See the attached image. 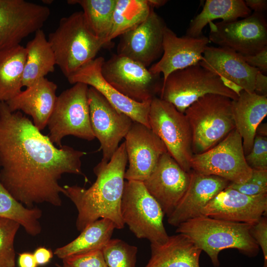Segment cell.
I'll return each mask as SVG.
<instances>
[{
  "label": "cell",
  "mask_w": 267,
  "mask_h": 267,
  "mask_svg": "<svg viewBox=\"0 0 267 267\" xmlns=\"http://www.w3.org/2000/svg\"><path fill=\"white\" fill-rule=\"evenodd\" d=\"M86 152L68 145L57 147L21 111L0 101V182L27 208L47 203L62 205L63 175H83Z\"/></svg>",
  "instance_id": "cell-1"
},
{
  "label": "cell",
  "mask_w": 267,
  "mask_h": 267,
  "mask_svg": "<svg viewBox=\"0 0 267 267\" xmlns=\"http://www.w3.org/2000/svg\"><path fill=\"white\" fill-rule=\"evenodd\" d=\"M127 162L124 142L107 164L100 162L93 168L96 179L89 188L77 185L63 186L64 195L70 199L77 210L76 225L78 231H82L100 219L111 220L116 229L124 227L121 203Z\"/></svg>",
  "instance_id": "cell-2"
},
{
  "label": "cell",
  "mask_w": 267,
  "mask_h": 267,
  "mask_svg": "<svg viewBox=\"0 0 267 267\" xmlns=\"http://www.w3.org/2000/svg\"><path fill=\"white\" fill-rule=\"evenodd\" d=\"M251 225L201 215L180 224L176 232L189 238L218 267L219 255L225 249H235L249 257L258 254L260 247L251 234Z\"/></svg>",
  "instance_id": "cell-3"
},
{
  "label": "cell",
  "mask_w": 267,
  "mask_h": 267,
  "mask_svg": "<svg viewBox=\"0 0 267 267\" xmlns=\"http://www.w3.org/2000/svg\"><path fill=\"white\" fill-rule=\"evenodd\" d=\"M47 40L56 64L67 78L95 58L100 49L107 44L91 31L83 11L61 18L57 28L48 34Z\"/></svg>",
  "instance_id": "cell-4"
},
{
  "label": "cell",
  "mask_w": 267,
  "mask_h": 267,
  "mask_svg": "<svg viewBox=\"0 0 267 267\" xmlns=\"http://www.w3.org/2000/svg\"><path fill=\"white\" fill-rule=\"evenodd\" d=\"M230 98L208 94L192 103L184 114L191 131L193 154L212 148L235 128Z\"/></svg>",
  "instance_id": "cell-5"
},
{
  "label": "cell",
  "mask_w": 267,
  "mask_h": 267,
  "mask_svg": "<svg viewBox=\"0 0 267 267\" xmlns=\"http://www.w3.org/2000/svg\"><path fill=\"white\" fill-rule=\"evenodd\" d=\"M121 214L125 225L137 238L146 239L151 244L162 243L167 240L169 235L163 223L164 214L142 181L125 182Z\"/></svg>",
  "instance_id": "cell-6"
},
{
  "label": "cell",
  "mask_w": 267,
  "mask_h": 267,
  "mask_svg": "<svg viewBox=\"0 0 267 267\" xmlns=\"http://www.w3.org/2000/svg\"><path fill=\"white\" fill-rule=\"evenodd\" d=\"M88 89V85L78 83L57 97L47 126L49 139L58 147L69 135L88 141L95 138L90 122Z\"/></svg>",
  "instance_id": "cell-7"
},
{
  "label": "cell",
  "mask_w": 267,
  "mask_h": 267,
  "mask_svg": "<svg viewBox=\"0 0 267 267\" xmlns=\"http://www.w3.org/2000/svg\"><path fill=\"white\" fill-rule=\"evenodd\" d=\"M208 94L238 97L226 88L220 78L199 63L171 73L163 82L159 98L172 104L179 112Z\"/></svg>",
  "instance_id": "cell-8"
},
{
  "label": "cell",
  "mask_w": 267,
  "mask_h": 267,
  "mask_svg": "<svg viewBox=\"0 0 267 267\" xmlns=\"http://www.w3.org/2000/svg\"><path fill=\"white\" fill-rule=\"evenodd\" d=\"M150 129L164 143L168 153L186 172L191 171L193 155L191 131L184 113L158 97L151 101L148 114Z\"/></svg>",
  "instance_id": "cell-9"
},
{
  "label": "cell",
  "mask_w": 267,
  "mask_h": 267,
  "mask_svg": "<svg viewBox=\"0 0 267 267\" xmlns=\"http://www.w3.org/2000/svg\"><path fill=\"white\" fill-rule=\"evenodd\" d=\"M242 139L234 129L212 148L193 154L191 170L206 175L223 178L230 182L241 183L251 176L252 169L245 157Z\"/></svg>",
  "instance_id": "cell-10"
},
{
  "label": "cell",
  "mask_w": 267,
  "mask_h": 267,
  "mask_svg": "<svg viewBox=\"0 0 267 267\" xmlns=\"http://www.w3.org/2000/svg\"><path fill=\"white\" fill-rule=\"evenodd\" d=\"M104 79L123 95L139 102L151 101L160 94L163 78L141 64L115 54L103 62Z\"/></svg>",
  "instance_id": "cell-11"
},
{
  "label": "cell",
  "mask_w": 267,
  "mask_h": 267,
  "mask_svg": "<svg viewBox=\"0 0 267 267\" xmlns=\"http://www.w3.org/2000/svg\"><path fill=\"white\" fill-rule=\"evenodd\" d=\"M209 24L210 42L242 55H254L267 46V22L263 13L254 12L241 20Z\"/></svg>",
  "instance_id": "cell-12"
},
{
  "label": "cell",
  "mask_w": 267,
  "mask_h": 267,
  "mask_svg": "<svg viewBox=\"0 0 267 267\" xmlns=\"http://www.w3.org/2000/svg\"><path fill=\"white\" fill-rule=\"evenodd\" d=\"M88 101L91 129L100 142L99 150L102 151L100 162L107 164L117 150L122 139L128 134L134 121L90 87L88 89Z\"/></svg>",
  "instance_id": "cell-13"
},
{
  "label": "cell",
  "mask_w": 267,
  "mask_h": 267,
  "mask_svg": "<svg viewBox=\"0 0 267 267\" xmlns=\"http://www.w3.org/2000/svg\"><path fill=\"white\" fill-rule=\"evenodd\" d=\"M50 14L45 5L25 0H0V51L20 44L42 29Z\"/></svg>",
  "instance_id": "cell-14"
},
{
  "label": "cell",
  "mask_w": 267,
  "mask_h": 267,
  "mask_svg": "<svg viewBox=\"0 0 267 267\" xmlns=\"http://www.w3.org/2000/svg\"><path fill=\"white\" fill-rule=\"evenodd\" d=\"M167 26L151 8L146 18L120 36L117 53L146 67L162 56L163 35Z\"/></svg>",
  "instance_id": "cell-15"
},
{
  "label": "cell",
  "mask_w": 267,
  "mask_h": 267,
  "mask_svg": "<svg viewBox=\"0 0 267 267\" xmlns=\"http://www.w3.org/2000/svg\"><path fill=\"white\" fill-rule=\"evenodd\" d=\"M125 138L129 161L125 179L143 182L153 172L161 156L168 152L167 148L150 128L134 121Z\"/></svg>",
  "instance_id": "cell-16"
},
{
  "label": "cell",
  "mask_w": 267,
  "mask_h": 267,
  "mask_svg": "<svg viewBox=\"0 0 267 267\" xmlns=\"http://www.w3.org/2000/svg\"><path fill=\"white\" fill-rule=\"evenodd\" d=\"M199 64L218 76L238 96L243 90L254 92L259 70L249 66L240 54L226 47L208 45Z\"/></svg>",
  "instance_id": "cell-17"
},
{
  "label": "cell",
  "mask_w": 267,
  "mask_h": 267,
  "mask_svg": "<svg viewBox=\"0 0 267 267\" xmlns=\"http://www.w3.org/2000/svg\"><path fill=\"white\" fill-rule=\"evenodd\" d=\"M189 179V172L183 170L167 152L161 156L154 170L143 183L168 217L186 191Z\"/></svg>",
  "instance_id": "cell-18"
},
{
  "label": "cell",
  "mask_w": 267,
  "mask_h": 267,
  "mask_svg": "<svg viewBox=\"0 0 267 267\" xmlns=\"http://www.w3.org/2000/svg\"><path fill=\"white\" fill-rule=\"evenodd\" d=\"M267 193L250 196L226 187L212 199L201 211L214 219L253 225L267 216Z\"/></svg>",
  "instance_id": "cell-19"
},
{
  "label": "cell",
  "mask_w": 267,
  "mask_h": 267,
  "mask_svg": "<svg viewBox=\"0 0 267 267\" xmlns=\"http://www.w3.org/2000/svg\"><path fill=\"white\" fill-rule=\"evenodd\" d=\"M98 57L86 63L67 79L71 84L78 83L89 86L101 94L118 110L129 116L134 121L150 128L148 114L151 101L139 102L123 95L103 78L101 66L104 61Z\"/></svg>",
  "instance_id": "cell-20"
},
{
  "label": "cell",
  "mask_w": 267,
  "mask_h": 267,
  "mask_svg": "<svg viewBox=\"0 0 267 267\" xmlns=\"http://www.w3.org/2000/svg\"><path fill=\"white\" fill-rule=\"evenodd\" d=\"M210 42L203 35L198 37L186 35L178 37L167 26L164 32L161 58L149 70L154 74L162 73L163 82L173 72L199 63Z\"/></svg>",
  "instance_id": "cell-21"
},
{
  "label": "cell",
  "mask_w": 267,
  "mask_h": 267,
  "mask_svg": "<svg viewBox=\"0 0 267 267\" xmlns=\"http://www.w3.org/2000/svg\"><path fill=\"white\" fill-rule=\"evenodd\" d=\"M187 188L168 222L177 227L180 224L201 215L207 203L220 192L226 188L230 182L215 176L206 175L190 171Z\"/></svg>",
  "instance_id": "cell-22"
},
{
  "label": "cell",
  "mask_w": 267,
  "mask_h": 267,
  "mask_svg": "<svg viewBox=\"0 0 267 267\" xmlns=\"http://www.w3.org/2000/svg\"><path fill=\"white\" fill-rule=\"evenodd\" d=\"M57 85L45 77L42 78L5 102L11 112L22 111L32 118L40 131L47 126L55 106Z\"/></svg>",
  "instance_id": "cell-23"
},
{
  "label": "cell",
  "mask_w": 267,
  "mask_h": 267,
  "mask_svg": "<svg viewBox=\"0 0 267 267\" xmlns=\"http://www.w3.org/2000/svg\"><path fill=\"white\" fill-rule=\"evenodd\" d=\"M235 129L241 136L245 155L250 151L256 130L267 115V96L244 90L232 100Z\"/></svg>",
  "instance_id": "cell-24"
},
{
  "label": "cell",
  "mask_w": 267,
  "mask_h": 267,
  "mask_svg": "<svg viewBox=\"0 0 267 267\" xmlns=\"http://www.w3.org/2000/svg\"><path fill=\"white\" fill-rule=\"evenodd\" d=\"M151 257L144 267H200L202 250L185 235L169 236L162 243L150 245Z\"/></svg>",
  "instance_id": "cell-25"
},
{
  "label": "cell",
  "mask_w": 267,
  "mask_h": 267,
  "mask_svg": "<svg viewBox=\"0 0 267 267\" xmlns=\"http://www.w3.org/2000/svg\"><path fill=\"white\" fill-rule=\"evenodd\" d=\"M25 48L27 56L22 86L27 88L53 72L56 64L53 51L42 29L35 33Z\"/></svg>",
  "instance_id": "cell-26"
},
{
  "label": "cell",
  "mask_w": 267,
  "mask_h": 267,
  "mask_svg": "<svg viewBox=\"0 0 267 267\" xmlns=\"http://www.w3.org/2000/svg\"><path fill=\"white\" fill-rule=\"evenodd\" d=\"M251 13L243 0H207L202 11L190 21L185 35L198 37L203 35V28L215 19L232 21Z\"/></svg>",
  "instance_id": "cell-27"
},
{
  "label": "cell",
  "mask_w": 267,
  "mask_h": 267,
  "mask_svg": "<svg viewBox=\"0 0 267 267\" xmlns=\"http://www.w3.org/2000/svg\"><path fill=\"white\" fill-rule=\"evenodd\" d=\"M26 56L20 44L0 51V101L6 102L22 91Z\"/></svg>",
  "instance_id": "cell-28"
},
{
  "label": "cell",
  "mask_w": 267,
  "mask_h": 267,
  "mask_svg": "<svg viewBox=\"0 0 267 267\" xmlns=\"http://www.w3.org/2000/svg\"><path fill=\"white\" fill-rule=\"evenodd\" d=\"M116 228L107 219L92 222L81 231L80 234L68 244L55 249L54 254L63 259L67 257L95 250H102L111 239Z\"/></svg>",
  "instance_id": "cell-29"
},
{
  "label": "cell",
  "mask_w": 267,
  "mask_h": 267,
  "mask_svg": "<svg viewBox=\"0 0 267 267\" xmlns=\"http://www.w3.org/2000/svg\"><path fill=\"white\" fill-rule=\"evenodd\" d=\"M70 4H79L91 31L106 44L110 33L116 0H70Z\"/></svg>",
  "instance_id": "cell-30"
},
{
  "label": "cell",
  "mask_w": 267,
  "mask_h": 267,
  "mask_svg": "<svg viewBox=\"0 0 267 267\" xmlns=\"http://www.w3.org/2000/svg\"><path fill=\"white\" fill-rule=\"evenodd\" d=\"M42 214L38 207L27 208L17 201L0 182V217L15 221L28 234L35 236L42 231L39 220Z\"/></svg>",
  "instance_id": "cell-31"
},
{
  "label": "cell",
  "mask_w": 267,
  "mask_h": 267,
  "mask_svg": "<svg viewBox=\"0 0 267 267\" xmlns=\"http://www.w3.org/2000/svg\"><path fill=\"white\" fill-rule=\"evenodd\" d=\"M151 8L147 0H116L108 43L145 20Z\"/></svg>",
  "instance_id": "cell-32"
},
{
  "label": "cell",
  "mask_w": 267,
  "mask_h": 267,
  "mask_svg": "<svg viewBox=\"0 0 267 267\" xmlns=\"http://www.w3.org/2000/svg\"><path fill=\"white\" fill-rule=\"evenodd\" d=\"M108 267H135L137 248L120 239H111L102 250Z\"/></svg>",
  "instance_id": "cell-33"
},
{
  "label": "cell",
  "mask_w": 267,
  "mask_h": 267,
  "mask_svg": "<svg viewBox=\"0 0 267 267\" xmlns=\"http://www.w3.org/2000/svg\"><path fill=\"white\" fill-rule=\"evenodd\" d=\"M20 226L15 221L0 217V267H15L14 243Z\"/></svg>",
  "instance_id": "cell-34"
},
{
  "label": "cell",
  "mask_w": 267,
  "mask_h": 267,
  "mask_svg": "<svg viewBox=\"0 0 267 267\" xmlns=\"http://www.w3.org/2000/svg\"><path fill=\"white\" fill-rule=\"evenodd\" d=\"M227 187L250 196L267 193V170L253 169L247 180L241 183L230 182Z\"/></svg>",
  "instance_id": "cell-35"
},
{
  "label": "cell",
  "mask_w": 267,
  "mask_h": 267,
  "mask_svg": "<svg viewBox=\"0 0 267 267\" xmlns=\"http://www.w3.org/2000/svg\"><path fill=\"white\" fill-rule=\"evenodd\" d=\"M253 170H267V137L256 134L249 153L245 156Z\"/></svg>",
  "instance_id": "cell-36"
},
{
  "label": "cell",
  "mask_w": 267,
  "mask_h": 267,
  "mask_svg": "<svg viewBox=\"0 0 267 267\" xmlns=\"http://www.w3.org/2000/svg\"><path fill=\"white\" fill-rule=\"evenodd\" d=\"M63 267H108L102 250H95L67 257Z\"/></svg>",
  "instance_id": "cell-37"
},
{
  "label": "cell",
  "mask_w": 267,
  "mask_h": 267,
  "mask_svg": "<svg viewBox=\"0 0 267 267\" xmlns=\"http://www.w3.org/2000/svg\"><path fill=\"white\" fill-rule=\"evenodd\" d=\"M251 234L261 247L264 256L263 267H267V218L263 216L256 223L251 225Z\"/></svg>",
  "instance_id": "cell-38"
},
{
  "label": "cell",
  "mask_w": 267,
  "mask_h": 267,
  "mask_svg": "<svg viewBox=\"0 0 267 267\" xmlns=\"http://www.w3.org/2000/svg\"><path fill=\"white\" fill-rule=\"evenodd\" d=\"M245 61L250 66L257 68L266 75L267 73V46L258 53L248 56L242 55Z\"/></svg>",
  "instance_id": "cell-39"
},
{
  "label": "cell",
  "mask_w": 267,
  "mask_h": 267,
  "mask_svg": "<svg viewBox=\"0 0 267 267\" xmlns=\"http://www.w3.org/2000/svg\"><path fill=\"white\" fill-rule=\"evenodd\" d=\"M33 255L38 266L47 264L53 257L52 251L44 247L37 248Z\"/></svg>",
  "instance_id": "cell-40"
},
{
  "label": "cell",
  "mask_w": 267,
  "mask_h": 267,
  "mask_svg": "<svg viewBox=\"0 0 267 267\" xmlns=\"http://www.w3.org/2000/svg\"><path fill=\"white\" fill-rule=\"evenodd\" d=\"M254 92L260 95L267 96V77L259 71L255 78Z\"/></svg>",
  "instance_id": "cell-41"
},
{
  "label": "cell",
  "mask_w": 267,
  "mask_h": 267,
  "mask_svg": "<svg viewBox=\"0 0 267 267\" xmlns=\"http://www.w3.org/2000/svg\"><path fill=\"white\" fill-rule=\"evenodd\" d=\"M18 263L19 267H37L38 266L33 254L30 252L20 254Z\"/></svg>",
  "instance_id": "cell-42"
},
{
  "label": "cell",
  "mask_w": 267,
  "mask_h": 267,
  "mask_svg": "<svg viewBox=\"0 0 267 267\" xmlns=\"http://www.w3.org/2000/svg\"><path fill=\"white\" fill-rule=\"evenodd\" d=\"M246 5L254 12L263 13L267 10V0H246L244 1Z\"/></svg>",
  "instance_id": "cell-43"
},
{
  "label": "cell",
  "mask_w": 267,
  "mask_h": 267,
  "mask_svg": "<svg viewBox=\"0 0 267 267\" xmlns=\"http://www.w3.org/2000/svg\"><path fill=\"white\" fill-rule=\"evenodd\" d=\"M151 7L159 8L164 5L168 1L166 0H147Z\"/></svg>",
  "instance_id": "cell-44"
},
{
  "label": "cell",
  "mask_w": 267,
  "mask_h": 267,
  "mask_svg": "<svg viewBox=\"0 0 267 267\" xmlns=\"http://www.w3.org/2000/svg\"><path fill=\"white\" fill-rule=\"evenodd\" d=\"M267 124L261 123L257 127L256 134H258L263 136H267Z\"/></svg>",
  "instance_id": "cell-45"
},
{
  "label": "cell",
  "mask_w": 267,
  "mask_h": 267,
  "mask_svg": "<svg viewBox=\"0 0 267 267\" xmlns=\"http://www.w3.org/2000/svg\"><path fill=\"white\" fill-rule=\"evenodd\" d=\"M56 266H57V267H63V266H60V265H58V264H56Z\"/></svg>",
  "instance_id": "cell-46"
}]
</instances>
